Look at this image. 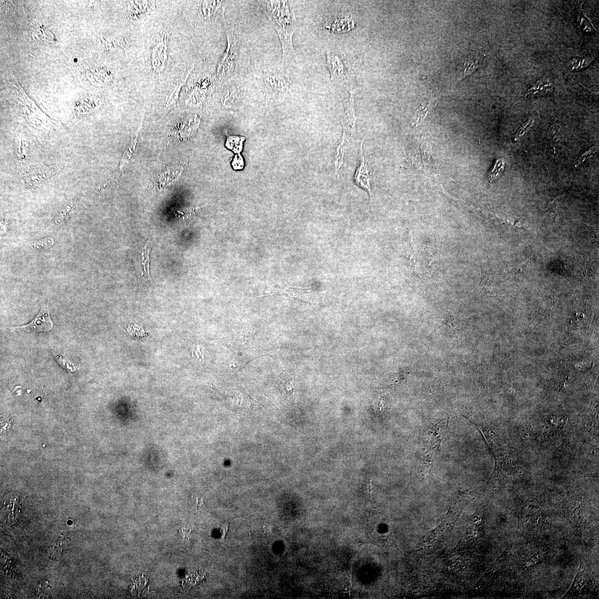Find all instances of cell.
<instances>
[{
    "label": "cell",
    "instance_id": "obj_1",
    "mask_svg": "<svg viewBox=\"0 0 599 599\" xmlns=\"http://www.w3.org/2000/svg\"><path fill=\"white\" fill-rule=\"evenodd\" d=\"M266 12L279 34L282 44L283 62L287 66L296 62L293 36L297 29V20L292 5L288 1H266Z\"/></svg>",
    "mask_w": 599,
    "mask_h": 599
},
{
    "label": "cell",
    "instance_id": "obj_2",
    "mask_svg": "<svg viewBox=\"0 0 599 599\" xmlns=\"http://www.w3.org/2000/svg\"><path fill=\"white\" fill-rule=\"evenodd\" d=\"M344 113L342 119L343 128V135L340 143L336 149L333 160L335 173H338L341 169L344 156L347 152L349 141L355 128V113H354L353 98L351 93L348 97L344 100Z\"/></svg>",
    "mask_w": 599,
    "mask_h": 599
},
{
    "label": "cell",
    "instance_id": "obj_3",
    "mask_svg": "<svg viewBox=\"0 0 599 599\" xmlns=\"http://www.w3.org/2000/svg\"><path fill=\"white\" fill-rule=\"evenodd\" d=\"M151 249V243L149 240L146 246L136 255L134 262L139 289L148 293L151 292L153 285L150 274V252Z\"/></svg>",
    "mask_w": 599,
    "mask_h": 599
},
{
    "label": "cell",
    "instance_id": "obj_4",
    "mask_svg": "<svg viewBox=\"0 0 599 599\" xmlns=\"http://www.w3.org/2000/svg\"><path fill=\"white\" fill-rule=\"evenodd\" d=\"M52 169L43 164L32 163L21 174L27 186L30 188L37 187L51 178Z\"/></svg>",
    "mask_w": 599,
    "mask_h": 599
},
{
    "label": "cell",
    "instance_id": "obj_5",
    "mask_svg": "<svg viewBox=\"0 0 599 599\" xmlns=\"http://www.w3.org/2000/svg\"><path fill=\"white\" fill-rule=\"evenodd\" d=\"M327 65L331 73V80L338 82H346L352 76L350 66L337 55L327 52Z\"/></svg>",
    "mask_w": 599,
    "mask_h": 599
},
{
    "label": "cell",
    "instance_id": "obj_6",
    "mask_svg": "<svg viewBox=\"0 0 599 599\" xmlns=\"http://www.w3.org/2000/svg\"><path fill=\"white\" fill-rule=\"evenodd\" d=\"M354 181L358 187L366 190L369 193V196H371L372 169L368 159L364 156L362 143L361 146L360 163L354 174Z\"/></svg>",
    "mask_w": 599,
    "mask_h": 599
},
{
    "label": "cell",
    "instance_id": "obj_7",
    "mask_svg": "<svg viewBox=\"0 0 599 599\" xmlns=\"http://www.w3.org/2000/svg\"><path fill=\"white\" fill-rule=\"evenodd\" d=\"M232 34L228 35V46L227 51L219 64L218 74L221 76H227L233 71L237 58V46Z\"/></svg>",
    "mask_w": 599,
    "mask_h": 599
},
{
    "label": "cell",
    "instance_id": "obj_8",
    "mask_svg": "<svg viewBox=\"0 0 599 599\" xmlns=\"http://www.w3.org/2000/svg\"><path fill=\"white\" fill-rule=\"evenodd\" d=\"M53 326V323L50 317L48 309L47 307H43L37 316L27 325L12 328L24 329L34 332H43L51 330Z\"/></svg>",
    "mask_w": 599,
    "mask_h": 599
},
{
    "label": "cell",
    "instance_id": "obj_9",
    "mask_svg": "<svg viewBox=\"0 0 599 599\" xmlns=\"http://www.w3.org/2000/svg\"><path fill=\"white\" fill-rule=\"evenodd\" d=\"M484 57V55L480 53H475L468 56L458 67V82L475 72L480 66Z\"/></svg>",
    "mask_w": 599,
    "mask_h": 599
},
{
    "label": "cell",
    "instance_id": "obj_10",
    "mask_svg": "<svg viewBox=\"0 0 599 599\" xmlns=\"http://www.w3.org/2000/svg\"><path fill=\"white\" fill-rule=\"evenodd\" d=\"M167 38L165 37L153 50L152 63L155 71L157 72L162 71L167 61Z\"/></svg>",
    "mask_w": 599,
    "mask_h": 599
},
{
    "label": "cell",
    "instance_id": "obj_11",
    "mask_svg": "<svg viewBox=\"0 0 599 599\" xmlns=\"http://www.w3.org/2000/svg\"><path fill=\"white\" fill-rule=\"evenodd\" d=\"M553 85L548 78L539 80L529 88L526 93V97H537L544 96L553 91Z\"/></svg>",
    "mask_w": 599,
    "mask_h": 599
},
{
    "label": "cell",
    "instance_id": "obj_12",
    "mask_svg": "<svg viewBox=\"0 0 599 599\" xmlns=\"http://www.w3.org/2000/svg\"><path fill=\"white\" fill-rule=\"evenodd\" d=\"M222 2L223 1H203L202 13L203 18L211 20L216 17V14L218 12V11H221L222 9Z\"/></svg>",
    "mask_w": 599,
    "mask_h": 599
},
{
    "label": "cell",
    "instance_id": "obj_13",
    "mask_svg": "<svg viewBox=\"0 0 599 599\" xmlns=\"http://www.w3.org/2000/svg\"><path fill=\"white\" fill-rule=\"evenodd\" d=\"M594 57L589 56L585 58L575 57L569 61L567 64V67L573 71H581V70L586 68L594 61Z\"/></svg>",
    "mask_w": 599,
    "mask_h": 599
},
{
    "label": "cell",
    "instance_id": "obj_14",
    "mask_svg": "<svg viewBox=\"0 0 599 599\" xmlns=\"http://www.w3.org/2000/svg\"><path fill=\"white\" fill-rule=\"evenodd\" d=\"M147 1H131L129 3L128 12L135 18L146 13L149 5Z\"/></svg>",
    "mask_w": 599,
    "mask_h": 599
},
{
    "label": "cell",
    "instance_id": "obj_15",
    "mask_svg": "<svg viewBox=\"0 0 599 599\" xmlns=\"http://www.w3.org/2000/svg\"><path fill=\"white\" fill-rule=\"evenodd\" d=\"M505 169V163L502 159H498L493 168L489 171L488 176V181L492 183L501 177Z\"/></svg>",
    "mask_w": 599,
    "mask_h": 599
},
{
    "label": "cell",
    "instance_id": "obj_16",
    "mask_svg": "<svg viewBox=\"0 0 599 599\" xmlns=\"http://www.w3.org/2000/svg\"><path fill=\"white\" fill-rule=\"evenodd\" d=\"M244 138L238 137H229L227 139L226 146L236 153H240L243 148V142Z\"/></svg>",
    "mask_w": 599,
    "mask_h": 599
},
{
    "label": "cell",
    "instance_id": "obj_17",
    "mask_svg": "<svg viewBox=\"0 0 599 599\" xmlns=\"http://www.w3.org/2000/svg\"><path fill=\"white\" fill-rule=\"evenodd\" d=\"M578 22L584 31L592 32L595 31V28L593 27L591 21L584 14L581 8L579 11Z\"/></svg>",
    "mask_w": 599,
    "mask_h": 599
},
{
    "label": "cell",
    "instance_id": "obj_18",
    "mask_svg": "<svg viewBox=\"0 0 599 599\" xmlns=\"http://www.w3.org/2000/svg\"><path fill=\"white\" fill-rule=\"evenodd\" d=\"M189 504L193 509H198L202 506L203 500L201 497L198 495H192L189 498Z\"/></svg>",
    "mask_w": 599,
    "mask_h": 599
},
{
    "label": "cell",
    "instance_id": "obj_19",
    "mask_svg": "<svg viewBox=\"0 0 599 599\" xmlns=\"http://www.w3.org/2000/svg\"><path fill=\"white\" fill-rule=\"evenodd\" d=\"M199 208L190 209L186 210V211H178V212L180 214V216H181L183 219L190 220L193 219L195 216H196L197 212L199 211Z\"/></svg>",
    "mask_w": 599,
    "mask_h": 599
},
{
    "label": "cell",
    "instance_id": "obj_20",
    "mask_svg": "<svg viewBox=\"0 0 599 599\" xmlns=\"http://www.w3.org/2000/svg\"><path fill=\"white\" fill-rule=\"evenodd\" d=\"M233 166L235 169H242L244 166V161L242 157L239 156V158L236 156L233 163Z\"/></svg>",
    "mask_w": 599,
    "mask_h": 599
},
{
    "label": "cell",
    "instance_id": "obj_21",
    "mask_svg": "<svg viewBox=\"0 0 599 599\" xmlns=\"http://www.w3.org/2000/svg\"><path fill=\"white\" fill-rule=\"evenodd\" d=\"M582 582H583V579H582V578H581L580 580L579 581V583H581Z\"/></svg>",
    "mask_w": 599,
    "mask_h": 599
},
{
    "label": "cell",
    "instance_id": "obj_22",
    "mask_svg": "<svg viewBox=\"0 0 599 599\" xmlns=\"http://www.w3.org/2000/svg\"><path fill=\"white\" fill-rule=\"evenodd\" d=\"M533 507V505H529V506H528V507H529V508H532Z\"/></svg>",
    "mask_w": 599,
    "mask_h": 599
},
{
    "label": "cell",
    "instance_id": "obj_23",
    "mask_svg": "<svg viewBox=\"0 0 599 599\" xmlns=\"http://www.w3.org/2000/svg\"><path fill=\"white\" fill-rule=\"evenodd\" d=\"M535 508H536V509H539V508H540V507H539V506H536L535 507Z\"/></svg>",
    "mask_w": 599,
    "mask_h": 599
}]
</instances>
